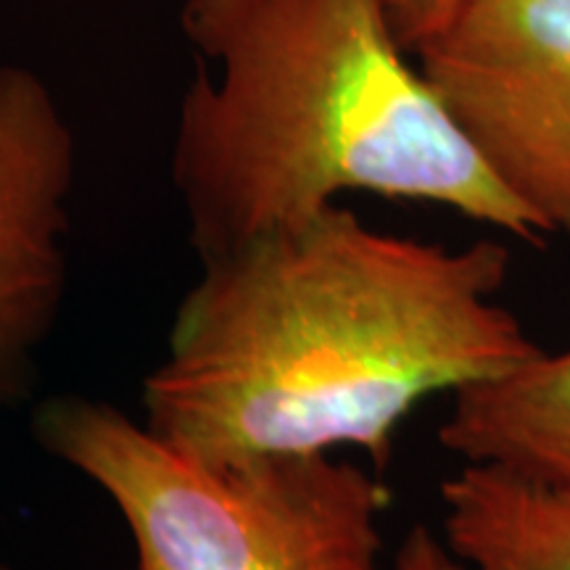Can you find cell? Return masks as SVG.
<instances>
[{"label": "cell", "mask_w": 570, "mask_h": 570, "mask_svg": "<svg viewBox=\"0 0 570 570\" xmlns=\"http://www.w3.org/2000/svg\"><path fill=\"white\" fill-rule=\"evenodd\" d=\"M508 267L497 240L404 238L341 204L204 256L142 381L146 423L209 462L352 446L386 468L425 399L539 352L497 298Z\"/></svg>", "instance_id": "cell-1"}, {"label": "cell", "mask_w": 570, "mask_h": 570, "mask_svg": "<svg viewBox=\"0 0 570 570\" xmlns=\"http://www.w3.org/2000/svg\"><path fill=\"white\" fill-rule=\"evenodd\" d=\"M198 53L173 180L198 259L302 225L344 194L439 204L541 244L407 48L383 0H185Z\"/></svg>", "instance_id": "cell-2"}, {"label": "cell", "mask_w": 570, "mask_h": 570, "mask_svg": "<svg viewBox=\"0 0 570 570\" xmlns=\"http://www.w3.org/2000/svg\"><path fill=\"white\" fill-rule=\"evenodd\" d=\"M38 444L111 499L138 570H377L389 489L336 454L209 462L104 399L63 394Z\"/></svg>", "instance_id": "cell-3"}, {"label": "cell", "mask_w": 570, "mask_h": 570, "mask_svg": "<svg viewBox=\"0 0 570 570\" xmlns=\"http://www.w3.org/2000/svg\"><path fill=\"white\" fill-rule=\"evenodd\" d=\"M417 59L499 183L570 238V0H462Z\"/></svg>", "instance_id": "cell-4"}, {"label": "cell", "mask_w": 570, "mask_h": 570, "mask_svg": "<svg viewBox=\"0 0 570 570\" xmlns=\"http://www.w3.org/2000/svg\"><path fill=\"white\" fill-rule=\"evenodd\" d=\"M77 142L40 75L0 63V407L32 394L69 283Z\"/></svg>", "instance_id": "cell-5"}, {"label": "cell", "mask_w": 570, "mask_h": 570, "mask_svg": "<svg viewBox=\"0 0 570 570\" xmlns=\"http://www.w3.org/2000/svg\"><path fill=\"white\" fill-rule=\"evenodd\" d=\"M446 452L570 491V346L523 360L452 394L439 431Z\"/></svg>", "instance_id": "cell-6"}, {"label": "cell", "mask_w": 570, "mask_h": 570, "mask_svg": "<svg viewBox=\"0 0 570 570\" xmlns=\"http://www.w3.org/2000/svg\"><path fill=\"white\" fill-rule=\"evenodd\" d=\"M444 541L465 570H570V491L462 462L441 483Z\"/></svg>", "instance_id": "cell-7"}, {"label": "cell", "mask_w": 570, "mask_h": 570, "mask_svg": "<svg viewBox=\"0 0 570 570\" xmlns=\"http://www.w3.org/2000/svg\"><path fill=\"white\" fill-rule=\"evenodd\" d=\"M383 6L402 46L417 53L454 19L462 0H383Z\"/></svg>", "instance_id": "cell-8"}, {"label": "cell", "mask_w": 570, "mask_h": 570, "mask_svg": "<svg viewBox=\"0 0 570 570\" xmlns=\"http://www.w3.org/2000/svg\"><path fill=\"white\" fill-rule=\"evenodd\" d=\"M377 570H465L449 550L444 537H436L428 525H415L404 537L389 566Z\"/></svg>", "instance_id": "cell-9"}, {"label": "cell", "mask_w": 570, "mask_h": 570, "mask_svg": "<svg viewBox=\"0 0 570 570\" xmlns=\"http://www.w3.org/2000/svg\"><path fill=\"white\" fill-rule=\"evenodd\" d=\"M0 570H13V568H9V566H0Z\"/></svg>", "instance_id": "cell-10"}]
</instances>
